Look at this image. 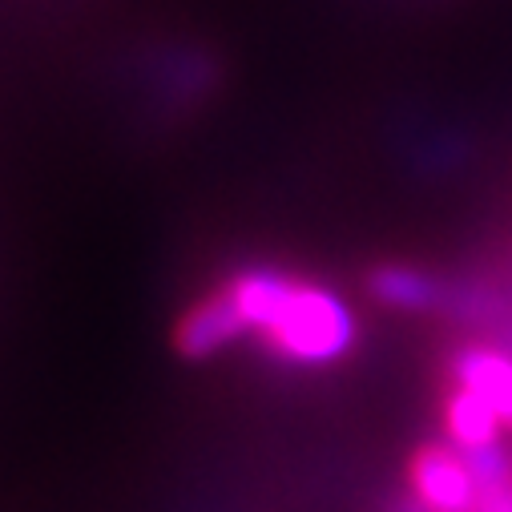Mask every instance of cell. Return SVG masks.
Returning <instances> with one entry per match:
<instances>
[{"label":"cell","mask_w":512,"mask_h":512,"mask_svg":"<svg viewBox=\"0 0 512 512\" xmlns=\"http://www.w3.org/2000/svg\"><path fill=\"white\" fill-rule=\"evenodd\" d=\"M408 488L424 512H476L484 480L468 452L456 444H420L408 456Z\"/></svg>","instance_id":"obj_2"},{"label":"cell","mask_w":512,"mask_h":512,"mask_svg":"<svg viewBox=\"0 0 512 512\" xmlns=\"http://www.w3.org/2000/svg\"><path fill=\"white\" fill-rule=\"evenodd\" d=\"M452 383L464 392H472L476 400H484L496 420L512 432V351L504 347H464L452 355Z\"/></svg>","instance_id":"obj_4"},{"label":"cell","mask_w":512,"mask_h":512,"mask_svg":"<svg viewBox=\"0 0 512 512\" xmlns=\"http://www.w3.org/2000/svg\"><path fill=\"white\" fill-rule=\"evenodd\" d=\"M367 287L379 303H388L396 311H436L448 295V287L420 271V267H404V263H388V267H375L367 275Z\"/></svg>","instance_id":"obj_6"},{"label":"cell","mask_w":512,"mask_h":512,"mask_svg":"<svg viewBox=\"0 0 512 512\" xmlns=\"http://www.w3.org/2000/svg\"><path fill=\"white\" fill-rule=\"evenodd\" d=\"M242 335H250V331H246V323H242V315H238L230 291L222 287V291L198 299V303L178 319V327H174V347H178L182 359H210V355L226 351L230 343H238Z\"/></svg>","instance_id":"obj_3"},{"label":"cell","mask_w":512,"mask_h":512,"mask_svg":"<svg viewBox=\"0 0 512 512\" xmlns=\"http://www.w3.org/2000/svg\"><path fill=\"white\" fill-rule=\"evenodd\" d=\"M504 432L508 428L496 420V412L484 400H476L464 388L448 392V400H444V436H448V444H456L468 456H480V452L500 448Z\"/></svg>","instance_id":"obj_5"},{"label":"cell","mask_w":512,"mask_h":512,"mask_svg":"<svg viewBox=\"0 0 512 512\" xmlns=\"http://www.w3.org/2000/svg\"><path fill=\"white\" fill-rule=\"evenodd\" d=\"M242 323L263 347L299 367H327L359 343V323L331 287L271 267L242 271L226 283Z\"/></svg>","instance_id":"obj_1"}]
</instances>
